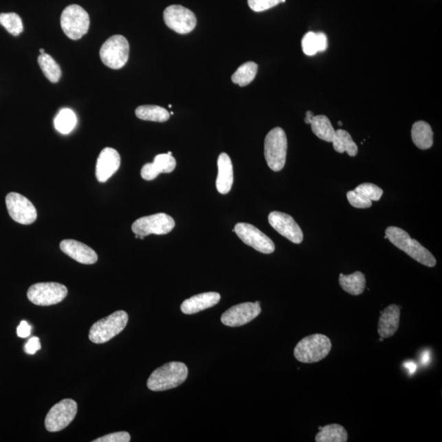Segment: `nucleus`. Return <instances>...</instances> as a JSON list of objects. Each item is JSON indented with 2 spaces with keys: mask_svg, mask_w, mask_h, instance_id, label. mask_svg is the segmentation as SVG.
I'll use <instances>...</instances> for the list:
<instances>
[{
  "mask_svg": "<svg viewBox=\"0 0 442 442\" xmlns=\"http://www.w3.org/2000/svg\"><path fill=\"white\" fill-rule=\"evenodd\" d=\"M386 236L389 241L400 250L405 252L408 256L418 261L420 264L434 267L437 260L426 247L420 244L417 240L410 238L406 231L398 227L390 226L386 230Z\"/></svg>",
  "mask_w": 442,
  "mask_h": 442,
  "instance_id": "f257e3e1",
  "label": "nucleus"
},
{
  "mask_svg": "<svg viewBox=\"0 0 442 442\" xmlns=\"http://www.w3.org/2000/svg\"><path fill=\"white\" fill-rule=\"evenodd\" d=\"M188 375L186 364L177 362L167 363L153 372L147 386L153 392H163L179 387L187 379Z\"/></svg>",
  "mask_w": 442,
  "mask_h": 442,
  "instance_id": "f03ea898",
  "label": "nucleus"
},
{
  "mask_svg": "<svg viewBox=\"0 0 442 442\" xmlns=\"http://www.w3.org/2000/svg\"><path fill=\"white\" fill-rule=\"evenodd\" d=\"M332 342L324 334L316 333L302 339L294 349L295 358L299 362L312 364L327 357Z\"/></svg>",
  "mask_w": 442,
  "mask_h": 442,
  "instance_id": "7ed1b4c3",
  "label": "nucleus"
},
{
  "mask_svg": "<svg viewBox=\"0 0 442 442\" xmlns=\"http://www.w3.org/2000/svg\"><path fill=\"white\" fill-rule=\"evenodd\" d=\"M129 320L127 313L118 311L96 322L90 328L89 338L90 341L102 344L113 339L122 333L126 327Z\"/></svg>",
  "mask_w": 442,
  "mask_h": 442,
  "instance_id": "20e7f679",
  "label": "nucleus"
},
{
  "mask_svg": "<svg viewBox=\"0 0 442 442\" xmlns=\"http://www.w3.org/2000/svg\"><path fill=\"white\" fill-rule=\"evenodd\" d=\"M287 140L285 131L280 127L274 128L265 140V157L269 168L280 171L285 166Z\"/></svg>",
  "mask_w": 442,
  "mask_h": 442,
  "instance_id": "39448f33",
  "label": "nucleus"
},
{
  "mask_svg": "<svg viewBox=\"0 0 442 442\" xmlns=\"http://www.w3.org/2000/svg\"><path fill=\"white\" fill-rule=\"evenodd\" d=\"M90 25L88 12L82 7L71 4L63 10L61 27L65 35L73 41L80 40L89 31Z\"/></svg>",
  "mask_w": 442,
  "mask_h": 442,
  "instance_id": "423d86ee",
  "label": "nucleus"
},
{
  "mask_svg": "<svg viewBox=\"0 0 442 442\" xmlns=\"http://www.w3.org/2000/svg\"><path fill=\"white\" fill-rule=\"evenodd\" d=\"M100 54L104 65L111 69H121L128 61L130 45L126 37L115 35L105 41L101 47Z\"/></svg>",
  "mask_w": 442,
  "mask_h": 442,
  "instance_id": "0eeeda50",
  "label": "nucleus"
},
{
  "mask_svg": "<svg viewBox=\"0 0 442 442\" xmlns=\"http://www.w3.org/2000/svg\"><path fill=\"white\" fill-rule=\"evenodd\" d=\"M174 219L165 213L141 217L133 223L132 231L136 239H144L150 234L164 235L175 228Z\"/></svg>",
  "mask_w": 442,
  "mask_h": 442,
  "instance_id": "6e6552de",
  "label": "nucleus"
},
{
  "mask_svg": "<svg viewBox=\"0 0 442 442\" xmlns=\"http://www.w3.org/2000/svg\"><path fill=\"white\" fill-rule=\"evenodd\" d=\"M68 291L58 283H38L29 287L27 298L36 306L49 307L63 301Z\"/></svg>",
  "mask_w": 442,
  "mask_h": 442,
  "instance_id": "1a4fd4ad",
  "label": "nucleus"
},
{
  "mask_svg": "<svg viewBox=\"0 0 442 442\" xmlns=\"http://www.w3.org/2000/svg\"><path fill=\"white\" fill-rule=\"evenodd\" d=\"M77 413V404L71 399L64 400L54 405L45 418V428L50 432L62 431L75 419Z\"/></svg>",
  "mask_w": 442,
  "mask_h": 442,
  "instance_id": "9d476101",
  "label": "nucleus"
},
{
  "mask_svg": "<svg viewBox=\"0 0 442 442\" xmlns=\"http://www.w3.org/2000/svg\"><path fill=\"white\" fill-rule=\"evenodd\" d=\"M5 201L8 214L14 221L21 225H31L36 221V208L27 197L10 192Z\"/></svg>",
  "mask_w": 442,
  "mask_h": 442,
  "instance_id": "9b49d317",
  "label": "nucleus"
},
{
  "mask_svg": "<svg viewBox=\"0 0 442 442\" xmlns=\"http://www.w3.org/2000/svg\"><path fill=\"white\" fill-rule=\"evenodd\" d=\"M234 232L244 243L264 254H270L276 250L272 240L254 225L239 223L235 225Z\"/></svg>",
  "mask_w": 442,
  "mask_h": 442,
  "instance_id": "f8f14e48",
  "label": "nucleus"
},
{
  "mask_svg": "<svg viewBox=\"0 0 442 442\" xmlns=\"http://www.w3.org/2000/svg\"><path fill=\"white\" fill-rule=\"evenodd\" d=\"M164 21L167 27L182 35L194 31L197 25L194 12L181 5L167 7L164 11Z\"/></svg>",
  "mask_w": 442,
  "mask_h": 442,
  "instance_id": "ddd939ff",
  "label": "nucleus"
},
{
  "mask_svg": "<svg viewBox=\"0 0 442 442\" xmlns=\"http://www.w3.org/2000/svg\"><path fill=\"white\" fill-rule=\"evenodd\" d=\"M261 312L260 302L241 303L226 311L221 316V322L229 327H239L250 323Z\"/></svg>",
  "mask_w": 442,
  "mask_h": 442,
  "instance_id": "4468645a",
  "label": "nucleus"
},
{
  "mask_svg": "<svg viewBox=\"0 0 442 442\" xmlns=\"http://www.w3.org/2000/svg\"><path fill=\"white\" fill-rule=\"evenodd\" d=\"M269 225L276 230L278 234L283 236L294 243H301L303 241V232L298 223L289 214L272 212L268 217Z\"/></svg>",
  "mask_w": 442,
  "mask_h": 442,
  "instance_id": "2eb2a0df",
  "label": "nucleus"
},
{
  "mask_svg": "<svg viewBox=\"0 0 442 442\" xmlns=\"http://www.w3.org/2000/svg\"><path fill=\"white\" fill-rule=\"evenodd\" d=\"M121 166V157L117 150L105 148L98 157L96 178L98 182L104 183L117 173Z\"/></svg>",
  "mask_w": 442,
  "mask_h": 442,
  "instance_id": "dca6fc26",
  "label": "nucleus"
},
{
  "mask_svg": "<svg viewBox=\"0 0 442 442\" xmlns=\"http://www.w3.org/2000/svg\"><path fill=\"white\" fill-rule=\"evenodd\" d=\"M60 249L77 263L85 265H93L97 263V253L91 247L76 240H63L60 243Z\"/></svg>",
  "mask_w": 442,
  "mask_h": 442,
  "instance_id": "f3484780",
  "label": "nucleus"
},
{
  "mask_svg": "<svg viewBox=\"0 0 442 442\" xmlns=\"http://www.w3.org/2000/svg\"><path fill=\"white\" fill-rule=\"evenodd\" d=\"M177 167V161L168 153L158 154L153 163H147L141 170V177L148 181L155 179L161 173H170Z\"/></svg>",
  "mask_w": 442,
  "mask_h": 442,
  "instance_id": "a211bd4d",
  "label": "nucleus"
},
{
  "mask_svg": "<svg viewBox=\"0 0 442 442\" xmlns=\"http://www.w3.org/2000/svg\"><path fill=\"white\" fill-rule=\"evenodd\" d=\"M401 307L397 305H390L381 312L377 326V333L382 338L394 336L400 325Z\"/></svg>",
  "mask_w": 442,
  "mask_h": 442,
  "instance_id": "6ab92c4d",
  "label": "nucleus"
},
{
  "mask_svg": "<svg viewBox=\"0 0 442 442\" xmlns=\"http://www.w3.org/2000/svg\"><path fill=\"white\" fill-rule=\"evenodd\" d=\"M220 301V294L210 291V293L195 295L194 297L186 300L180 309L184 314L194 315L206 310V309L216 306Z\"/></svg>",
  "mask_w": 442,
  "mask_h": 442,
  "instance_id": "aec40b11",
  "label": "nucleus"
},
{
  "mask_svg": "<svg viewBox=\"0 0 442 442\" xmlns=\"http://www.w3.org/2000/svg\"><path fill=\"white\" fill-rule=\"evenodd\" d=\"M218 175L217 188L221 195H227L234 183L233 164L228 154L221 153L218 157Z\"/></svg>",
  "mask_w": 442,
  "mask_h": 442,
  "instance_id": "412c9836",
  "label": "nucleus"
},
{
  "mask_svg": "<svg viewBox=\"0 0 442 442\" xmlns=\"http://www.w3.org/2000/svg\"><path fill=\"white\" fill-rule=\"evenodd\" d=\"M411 137L419 149H429L433 145V131L430 124L426 122H416L412 126Z\"/></svg>",
  "mask_w": 442,
  "mask_h": 442,
  "instance_id": "4be33fe9",
  "label": "nucleus"
},
{
  "mask_svg": "<svg viewBox=\"0 0 442 442\" xmlns=\"http://www.w3.org/2000/svg\"><path fill=\"white\" fill-rule=\"evenodd\" d=\"M339 285L342 289L353 296H359L364 293L366 287V280L364 274L360 272H356L351 274H340L339 276Z\"/></svg>",
  "mask_w": 442,
  "mask_h": 442,
  "instance_id": "5701e85b",
  "label": "nucleus"
},
{
  "mask_svg": "<svg viewBox=\"0 0 442 442\" xmlns=\"http://www.w3.org/2000/svg\"><path fill=\"white\" fill-rule=\"evenodd\" d=\"M349 441V433L340 424H329L320 428V432L316 437V442H346Z\"/></svg>",
  "mask_w": 442,
  "mask_h": 442,
  "instance_id": "b1692460",
  "label": "nucleus"
},
{
  "mask_svg": "<svg viewBox=\"0 0 442 442\" xmlns=\"http://www.w3.org/2000/svg\"><path fill=\"white\" fill-rule=\"evenodd\" d=\"M312 131L322 140L332 143L335 130L332 126L331 122L324 115H314L310 122Z\"/></svg>",
  "mask_w": 442,
  "mask_h": 442,
  "instance_id": "393cba45",
  "label": "nucleus"
},
{
  "mask_svg": "<svg viewBox=\"0 0 442 442\" xmlns=\"http://www.w3.org/2000/svg\"><path fill=\"white\" fill-rule=\"evenodd\" d=\"M136 117L144 121L165 122L170 118L169 111L157 105H144L137 107Z\"/></svg>",
  "mask_w": 442,
  "mask_h": 442,
  "instance_id": "a878e982",
  "label": "nucleus"
},
{
  "mask_svg": "<svg viewBox=\"0 0 442 442\" xmlns=\"http://www.w3.org/2000/svg\"><path fill=\"white\" fill-rule=\"evenodd\" d=\"M333 148L339 153H347L351 157H355L358 153L357 145L355 143L349 132L339 129L335 131L332 141Z\"/></svg>",
  "mask_w": 442,
  "mask_h": 442,
  "instance_id": "bb28decb",
  "label": "nucleus"
},
{
  "mask_svg": "<svg viewBox=\"0 0 442 442\" xmlns=\"http://www.w3.org/2000/svg\"><path fill=\"white\" fill-rule=\"evenodd\" d=\"M257 71H258V66L256 63L247 62L243 63L232 76V81L234 84L239 85V87H247L256 78Z\"/></svg>",
  "mask_w": 442,
  "mask_h": 442,
  "instance_id": "cd10ccee",
  "label": "nucleus"
},
{
  "mask_svg": "<svg viewBox=\"0 0 442 442\" xmlns=\"http://www.w3.org/2000/svg\"><path fill=\"white\" fill-rule=\"evenodd\" d=\"M38 63L47 79L52 83H58L61 78L62 71L57 62L50 55L45 53L38 56Z\"/></svg>",
  "mask_w": 442,
  "mask_h": 442,
  "instance_id": "c85d7f7f",
  "label": "nucleus"
},
{
  "mask_svg": "<svg viewBox=\"0 0 442 442\" xmlns=\"http://www.w3.org/2000/svg\"><path fill=\"white\" fill-rule=\"evenodd\" d=\"M77 119L74 111L71 109H64L59 111L57 117L54 119V126L56 130L67 135L75 128Z\"/></svg>",
  "mask_w": 442,
  "mask_h": 442,
  "instance_id": "c756f323",
  "label": "nucleus"
},
{
  "mask_svg": "<svg viewBox=\"0 0 442 442\" xmlns=\"http://www.w3.org/2000/svg\"><path fill=\"white\" fill-rule=\"evenodd\" d=\"M0 25L14 36H18L23 32V20L15 12L0 14Z\"/></svg>",
  "mask_w": 442,
  "mask_h": 442,
  "instance_id": "7c9ffc66",
  "label": "nucleus"
},
{
  "mask_svg": "<svg viewBox=\"0 0 442 442\" xmlns=\"http://www.w3.org/2000/svg\"><path fill=\"white\" fill-rule=\"evenodd\" d=\"M354 190L372 201H379L384 195V191L381 188L371 183L360 184Z\"/></svg>",
  "mask_w": 442,
  "mask_h": 442,
  "instance_id": "2f4dec72",
  "label": "nucleus"
},
{
  "mask_svg": "<svg viewBox=\"0 0 442 442\" xmlns=\"http://www.w3.org/2000/svg\"><path fill=\"white\" fill-rule=\"evenodd\" d=\"M302 47L304 54L308 56H313L318 53L316 33L312 32L307 33L302 38Z\"/></svg>",
  "mask_w": 442,
  "mask_h": 442,
  "instance_id": "473e14b6",
  "label": "nucleus"
},
{
  "mask_svg": "<svg viewBox=\"0 0 442 442\" xmlns=\"http://www.w3.org/2000/svg\"><path fill=\"white\" fill-rule=\"evenodd\" d=\"M347 199L353 207L355 208H368L372 206V201L367 197L358 194L355 190H351L346 194Z\"/></svg>",
  "mask_w": 442,
  "mask_h": 442,
  "instance_id": "72a5a7b5",
  "label": "nucleus"
},
{
  "mask_svg": "<svg viewBox=\"0 0 442 442\" xmlns=\"http://www.w3.org/2000/svg\"><path fill=\"white\" fill-rule=\"evenodd\" d=\"M251 10L256 12H264L276 7L281 3V0H247Z\"/></svg>",
  "mask_w": 442,
  "mask_h": 442,
  "instance_id": "f704fd0d",
  "label": "nucleus"
},
{
  "mask_svg": "<svg viewBox=\"0 0 442 442\" xmlns=\"http://www.w3.org/2000/svg\"><path fill=\"white\" fill-rule=\"evenodd\" d=\"M93 442H129L131 441V435L127 432H118L111 433L96 440Z\"/></svg>",
  "mask_w": 442,
  "mask_h": 442,
  "instance_id": "c9c22d12",
  "label": "nucleus"
},
{
  "mask_svg": "<svg viewBox=\"0 0 442 442\" xmlns=\"http://www.w3.org/2000/svg\"><path fill=\"white\" fill-rule=\"evenodd\" d=\"M41 349V344L40 338L37 337H32L29 339L24 346L25 353L29 355H34L37 353L38 350Z\"/></svg>",
  "mask_w": 442,
  "mask_h": 442,
  "instance_id": "e433bc0d",
  "label": "nucleus"
},
{
  "mask_svg": "<svg viewBox=\"0 0 442 442\" xmlns=\"http://www.w3.org/2000/svg\"><path fill=\"white\" fill-rule=\"evenodd\" d=\"M32 326L30 325L27 321H21L18 329H16V334L21 338H28L32 333Z\"/></svg>",
  "mask_w": 442,
  "mask_h": 442,
  "instance_id": "4c0bfd02",
  "label": "nucleus"
},
{
  "mask_svg": "<svg viewBox=\"0 0 442 442\" xmlns=\"http://www.w3.org/2000/svg\"><path fill=\"white\" fill-rule=\"evenodd\" d=\"M317 42H318L319 52H324L328 48V38L324 33H316Z\"/></svg>",
  "mask_w": 442,
  "mask_h": 442,
  "instance_id": "58836bf2",
  "label": "nucleus"
},
{
  "mask_svg": "<svg viewBox=\"0 0 442 442\" xmlns=\"http://www.w3.org/2000/svg\"><path fill=\"white\" fill-rule=\"evenodd\" d=\"M314 113H312L311 111H307L306 113V118H305V122L307 124H310L311 119L313 117H314Z\"/></svg>",
  "mask_w": 442,
  "mask_h": 442,
  "instance_id": "ea45409f",
  "label": "nucleus"
},
{
  "mask_svg": "<svg viewBox=\"0 0 442 442\" xmlns=\"http://www.w3.org/2000/svg\"><path fill=\"white\" fill-rule=\"evenodd\" d=\"M40 52H41V54L45 53L44 49H41Z\"/></svg>",
  "mask_w": 442,
  "mask_h": 442,
  "instance_id": "a19ab883",
  "label": "nucleus"
},
{
  "mask_svg": "<svg viewBox=\"0 0 442 442\" xmlns=\"http://www.w3.org/2000/svg\"><path fill=\"white\" fill-rule=\"evenodd\" d=\"M338 124H339V126H342V123L341 122H339Z\"/></svg>",
  "mask_w": 442,
  "mask_h": 442,
  "instance_id": "79ce46f5",
  "label": "nucleus"
},
{
  "mask_svg": "<svg viewBox=\"0 0 442 442\" xmlns=\"http://www.w3.org/2000/svg\"><path fill=\"white\" fill-rule=\"evenodd\" d=\"M168 153V154H169V155H173V153H171V152H168V153Z\"/></svg>",
  "mask_w": 442,
  "mask_h": 442,
  "instance_id": "37998d69",
  "label": "nucleus"
},
{
  "mask_svg": "<svg viewBox=\"0 0 442 442\" xmlns=\"http://www.w3.org/2000/svg\"><path fill=\"white\" fill-rule=\"evenodd\" d=\"M286 2V0H281V3H285Z\"/></svg>",
  "mask_w": 442,
  "mask_h": 442,
  "instance_id": "c03bdc74",
  "label": "nucleus"
}]
</instances>
